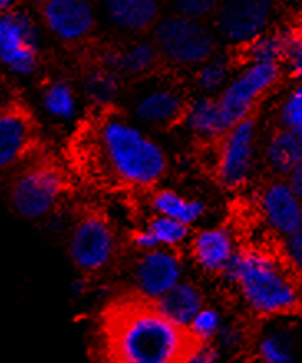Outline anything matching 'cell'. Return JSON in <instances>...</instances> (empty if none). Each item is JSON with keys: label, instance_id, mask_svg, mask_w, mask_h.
Returning <instances> with one entry per match:
<instances>
[{"label": "cell", "instance_id": "cell-35", "mask_svg": "<svg viewBox=\"0 0 302 363\" xmlns=\"http://www.w3.org/2000/svg\"><path fill=\"white\" fill-rule=\"evenodd\" d=\"M221 352L215 344H197L185 363H220Z\"/></svg>", "mask_w": 302, "mask_h": 363}, {"label": "cell", "instance_id": "cell-30", "mask_svg": "<svg viewBox=\"0 0 302 363\" xmlns=\"http://www.w3.org/2000/svg\"><path fill=\"white\" fill-rule=\"evenodd\" d=\"M225 315L216 306L206 304L189 325V334L195 344H215L225 325Z\"/></svg>", "mask_w": 302, "mask_h": 363}, {"label": "cell", "instance_id": "cell-29", "mask_svg": "<svg viewBox=\"0 0 302 363\" xmlns=\"http://www.w3.org/2000/svg\"><path fill=\"white\" fill-rule=\"evenodd\" d=\"M145 230L152 235L157 248L180 250L190 243L194 231L184 223L160 215H152L145 225Z\"/></svg>", "mask_w": 302, "mask_h": 363}, {"label": "cell", "instance_id": "cell-10", "mask_svg": "<svg viewBox=\"0 0 302 363\" xmlns=\"http://www.w3.org/2000/svg\"><path fill=\"white\" fill-rule=\"evenodd\" d=\"M119 238L113 223L101 213L79 216L68 236V256L84 276L99 274L118 258Z\"/></svg>", "mask_w": 302, "mask_h": 363}, {"label": "cell", "instance_id": "cell-21", "mask_svg": "<svg viewBox=\"0 0 302 363\" xmlns=\"http://www.w3.org/2000/svg\"><path fill=\"white\" fill-rule=\"evenodd\" d=\"M302 35L299 23L284 22L271 28L263 37L238 52L241 63H279L284 65L289 47Z\"/></svg>", "mask_w": 302, "mask_h": 363}, {"label": "cell", "instance_id": "cell-8", "mask_svg": "<svg viewBox=\"0 0 302 363\" xmlns=\"http://www.w3.org/2000/svg\"><path fill=\"white\" fill-rule=\"evenodd\" d=\"M0 62L10 74L28 78L42 62L40 23L28 9L17 5L0 15Z\"/></svg>", "mask_w": 302, "mask_h": 363}, {"label": "cell", "instance_id": "cell-32", "mask_svg": "<svg viewBox=\"0 0 302 363\" xmlns=\"http://www.w3.org/2000/svg\"><path fill=\"white\" fill-rule=\"evenodd\" d=\"M216 9H218V2H213V0H179L172 5V13L200 20V22H211Z\"/></svg>", "mask_w": 302, "mask_h": 363}, {"label": "cell", "instance_id": "cell-9", "mask_svg": "<svg viewBox=\"0 0 302 363\" xmlns=\"http://www.w3.org/2000/svg\"><path fill=\"white\" fill-rule=\"evenodd\" d=\"M278 18L279 7L268 0H230L218 4L211 23L220 43L241 52L274 28Z\"/></svg>", "mask_w": 302, "mask_h": 363}, {"label": "cell", "instance_id": "cell-12", "mask_svg": "<svg viewBox=\"0 0 302 363\" xmlns=\"http://www.w3.org/2000/svg\"><path fill=\"white\" fill-rule=\"evenodd\" d=\"M130 294L155 304L185 279V261L177 250L138 253L130 264Z\"/></svg>", "mask_w": 302, "mask_h": 363}, {"label": "cell", "instance_id": "cell-25", "mask_svg": "<svg viewBox=\"0 0 302 363\" xmlns=\"http://www.w3.org/2000/svg\"><path fill=\"white\" fill-rule=\"evenodd\" d=\"M40 104L47 118L57 123H73L79 113V96L68 79H50L40 91Z\"/></svg>", "mask_w": 302, "mask_h": 363}, {"label": "cell", "instance_id": "cell-17", "mask_svg": "<svg viewBox=\"0 0 302 363\" xmlns=\"http://www.w3.org/2000/svg\"><path fill=\"white\" fill-rule=\"evenodd\" d=\"M99 65L113 69L123 79L130 78L142 82L154 77L155 69L162 65V58L152 38H134L121 47L103 50L99 55Z\"/></svg>", "mask_w": 302, "mask_h": 363}, {"label": "cell", "instance_id": "cell-37", "mask_svg": "<svg viewBox=\"0 0 302 363\" xmlns=\"http://www.w3.org/2000/svg\"><path fill=\"white\" fill-rule=\"evenodd\" d=\"M86 289H88V282H86V279H83V277L82 279H77L72 284V292L78 297L83 296L84 292H86Z\"/></svg>", "mask_w": 302, "mask_h": 363}, {"label": "cell", "instance_id": "cell-16", "mask_svg": "<svg viewBox=\"0 0 302 363\" xmlns=\"http://www.w3.org/2000/svg\"><path fill=\"white\" fill-rule=\"evenodd\" d=\"M238 250L235 233L226 226H206L194 231L189 243L195 268L206 276H223Z\"/></svg>", "mask_w": 302, "mask_h": 363}, {"label": "cell", "instance_id": "cell-28", "mask_svg": "<svg viewBox=\"0 0 302 363\" xmlns=\"http://www.w3.org/2000/svg\"><path fill=\"white\" fill-rule=\"evenodd\" d=\"M274 125L302 139V82H294L279 96L274 108Z\"/></svg>", "mask_w": 302, "mask_h": 363}, {"label": "cell", "instance_id": "cell-39", "mask_svg": "<svg viewBox=\"0 0 302 363\" xmlns=\"http://www.w3.org/2000/svg\"><path fill=\"white\" fill-rule=\"evenodd\" d=\"M299 230H301V231H302V221H301V226H299Z\"/></svg>", "mask_w": 302, "mask_h": 363}, {"label": "cell", "instance_id": "cell-23", "mask_svg": "<svg viewBox=\"0 0 302 363\" xmlns=\"http://www.w3.org/2000/svg\"><path fill=\"white\" fill-rule=\"evenodd\" d=\"M250 347L256 363H296L298 357L293 329L276 322L251 337Z\"/></svg>", "mask_w": 302, "mask_h": 363}, {"label": "cell", "instance_id": "cell-4", "mask_svg": "<svg viewBox=\"0 0 302 363\" xmlns=\"http://www.w3.org/2000/svg\"><path fill=\"white\" fill-rule=\"evenodd\" d=\"M150 38L159 50L162 65L172 68L197 69L220 52V38L213 23L172 12L159 20Z\"/></svg>", "mask_w": 302, "mask_h": 363}, {"label": "cell", "instance_id": "cell-1", "mask_svg": "<svg viewBox=\"0 0 302 363\" xmlns=\"http://www.w3.org/2000/svg\"><path fill=\"white\" fill-rule=\"evenodd\" d=\"M195 345L187 329L133 294L111 302L101 317L104 363H185Z\"/></svg>", "mask_w": 302, "mask_h": 363}, {"label": "cell", "instance_id": "cell-13", "mask_svg": "<svg viewBox=\"0 0 302 363\" xmlns=\"http://www.w3.org/2000/svg\"><path fill=\"white\" fill-rule=\"evenodd\" d=\"M98 15L96 5L86 0H48L38 7L40 23L65 45H79L91 38Z\"/></svg>", "mask_w": 302, "mask_h": 363}, {"label": "cell", "instance_id": "cell-11", "mask_svg": "<svg viewBox=\"0 0 302 363\" xmlns=\"http://www.w3.org/2000/svg\"><path fill=\"white\" fill-rule=\"evenodd\" d=\"M190 96L179 83L152 82V77L139 82L133 89L129 103V118L142 128L170 129L180 125Z\"/></svg>", "mask_w": 302, "mask_h": 363}, {"label": "cell", "instance_id": "cell-15", "mask_svg": "<svg viewBox=\"0 0 302 363\" xmlns=\"http://www.w3.org/2000/svg\"><path fill=\"white\" fill-rule=\"evenodd\" d=\"M37 128L32 114L17 103L5 104L0 114V167H17L32 152Z\"/></svg>", "mask_w": 302, "mask_h": 363}, {"label": "cell", "instance_id": "cell-19", "mask_svg": "<svg viewBox=\"0 0 302 363\" xmlns=\"http://www.w3.org/2000/svg\"><path fill=\"white\" fill-rule=\"evenodd\" d=\"M180 125L185 129V133L203 144H216L230 130L221 114L216 96L205 94L190 96Z\"/></svg>", "mask_w": 302, "mask_h": 363}, {"label": "cell", "instance_id": "cell-3", "mask_svg": "<svg viewBox=\"0 0 302 363\" xmlns=\"http://www.w3.org/2000/svg\"><path fill=\"white\" fill-rule=\"evenodd\" d=\"M93 150L101 170L118 185L149 190L167 175L165 149L128 114L106 111L93 129Z\"/></svg>", "mask_w": 302, "mask_h": 363}, {"label": "cell", "instance_id": "cell-34", "mask_svg": "<svg viewBox=\"0 0 302 363\" xmlns=\"http://www.w3.org/2000/svg\"><path fill=\"white\" fill-rule=\"evenodd\" d=\"M284 69L294 82H302V35L289 47L284 60Z\"/></svg>", "mask_w": 302, "mask_h": 363}, {"label": "cell", "instance_id": "cell-20", "mask_svg": "<svg viewBox=\"0 0 302 363\" xmlns=\"http://www.w3.org/2000/svg\"><path fill=\"white\" fill-rule=\"evenodd\" d=\"M261 164L273 179H289L302 165V139L291 130L274 128L261 145Z\"/></svg>", "mask_w": 302, "mask_h": 363}, {"label": "cell", "instance_id": "cell-22", "mask_svg": "<svg viewBox=\"0 0 302 363\" xmlns=\"http://www.w3.org/2000/svg\"><path fill=\"white\" fill-rule=\"evenodd\" d=\"M206 306L205 292L195 281L184 279L155 302V307L175 325L189 329L198 312Z\"/></svg>", "mask_w": 302, "mask_h": 363}, {"label": "cell", "instance_id": "cell-33", "mask_svg": "<svg viewBox=\"0 0 302 363\" xmlns=\"http://www.w3.org/2000/svg\"><path fill=\"white\" fill-rule=\"evenodd\" d=\"M278 251L288 268L302 281V231L298 230L288 238L281 240Z\"/></svg>", "mask_w": 302, "mask_h": 363}, {"label": "cell", "instance_id": "cell-26", "mask_svg": "<svg viewBox=\"0 0 302 363\" xmlns=\"http://www.w3.org/2000/svg\"><path fill=\"white\" fill-rule=\"evenodd\" d=\"M82 88L88 103H91L94 108L104 109L106 113V111H113V106L121 98L123 77L98 63V67L88 69L83 77Z\"/></svg>", "mask_w": 302, "mask_h": 363}, {"label": "cell", "instance_id": "cell-7", "mask_svg": "<svg viewBox=\"0 0 302 363\" xmlns=\"http://www.w3.org/2000/svg\"><path fill=\"white\" fill-rule=\"evenodd\" d=\"M284 74V65L279 63H241L216 96L226 125L231 129L255 118L263 99L279 86Z\"/></svg>", "mask_w": 302, "mask_h": 363}, {"label": "cell", "instance_id": "cell-36", "mask_svg": "<svg viewBox=\"0 0 302 363\" xmlns=\"http://www.w3.org/2000/svg\"><path fill=\"white\" fill-rule=\"evenodd\" d=\"M288 182L291 184V186H293L294 194L298 195V199L302 201V165L298 170H296V172L291 174Z\"/></svg>", "mask_w": 302, "mask_h": 363}, {"label": "cell", "instance_id": "cell-2", "mask_svg": "<svg viewBox=\"0 0 302 363\" xmlns=\"http://www.w3.org/2000/svg\"><path fill=\"white\" fill-rule=\"evenodd\" d=\"M221 281L255 319L276 320L302 311V281L278 250L240 246Z\"/></svg>", "mask_w": 302, "mask_h": 363}, {"label": "cell", "instance_id": "cell-38", "mask_svg": "<svg viewBox=\"0 0 302 363\" xmlns=\"http://www.w3.org/2000/svg\"><path fill=\"white\" fill-rule=\"evenodd\" d=\"M17 5L18 4L12 2V0H0V15L10 12V10H13Z\"/></svg>", "mask_w": 302, "mask_h": 363}, {"label": "cell", "instance_id": "cell-31", "mask_svg": "<svg viewBox=\"0 0 302 363\" xmlns=\"http://www.w3.org/2000/svg\"><path fill=\"white\" fill-rule=\"evenodd\" d=\"M251 344L250 334L246 327L240 322L226 320L223 329H221L218 339H216L215 345L218 347L221 354H236V352L243 350L246 345Z\"/></svg>", "mask_w": 302, "mask_h": 363}, {"label": "cell", "instance_id": "cell-24", "mask_svg": "<svg viewBox=\"0 0 302 363\" xmlns=\"http://www.w3.org/2000/svg\"><path fill=\"white\" fill-rule=\"evenodd\" d=\"M154 215L167 216L189 228H194L206 215V205L200 199L187 196L174 189H155L149 199Z\"/></svg>", "mask_w": 302, "mask_h": 363}, {"label": "cell", "instance_id": "cell-14", "mask_svg": "<svg viewBox=\"0 0 302 363\" xmlns=\"http://www.w3.org/2000/svg\"><path fill=\"white\" fill-rule=\"evenodd\" d=\"M256 208L266 228L279 241L299 230L302 201L294 194L288 179L266 180L256 194Z\"/></svg>", "mask_w": 302, "mask_h": 363}, {"label": "cell", "instance_id": "cell-5", "mask_svg": "<svg viewBox=\"0 0 302 363\" xmlns=\"http://www.w3.org/2000/svg\"><path fill=\"white\" fill-rule=\"evenodd\" d=\"M65 191L63 170L50 160H40L13 175L9 189L10 208L23 220H42L58 208Z\"/></svg>", "mask_w": 302, "mask_h": 363}, {"label": "cell", "instance_id": "cell-27", "mask_svg": "<svg viewBox=\"0 0 302 363\" xmlns=\"http://www.w3.org/2000/svg\"><path fill=\"white\" fill-rule=\"evenodd\" d=\"M236 58L231 53L218 52L194 69V86L198 94L218 96L236 72Z\"/></svg>", "mask_w": 302, "mask_h": 363}, {"label": "cell", "instance_id": "cell-18", "mask_svg": "<svg viewBox=\"0 0 302 363\" xmlns=\"http://www.w3.org/2000/svg\"><path fill=\"white\" fill-rule=\"evenodd\" d=\"M99 10L111 27L133 37L154 30L164 17L162 5L155 0H108Z\"/></svg>", "mask_w": 302, "mask_h": 363}, {"label": "cell", "instance_id": "cell-6", "mask_svg": "<svg viewBox=\"0 0 302 363\" xmlns=\"http://www.w3.org/2000/svg\"><path fill=\"white\" fill-rule=\"evenodd\" d=\"M213 177L221 189L236 191L255 179L261 162L258 116L236 124L215 144Z\"/></svg>", "mask_w": 302, "mask_h": 363}]
</instances>
